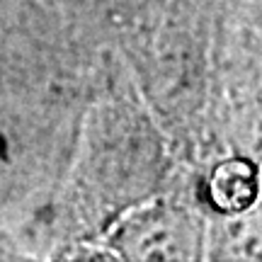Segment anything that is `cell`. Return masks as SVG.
<instances>
[{
	"label": "cell",
	"mask_w": 262,
	"mask_h": 262,
	"mask_svg": "<svg viewBox=\"0 0 262 262\" xmlns=\"http://www.w3.org/2000/svg\"><path fill=\"white\" fill-rule=\"evenodd\" d=\"M257 196L255 165L243 158L219 163L209 178V199L221 214H241L250 209Z\"/></svg>",
	"instance_id": "1"
}]
</instances>
